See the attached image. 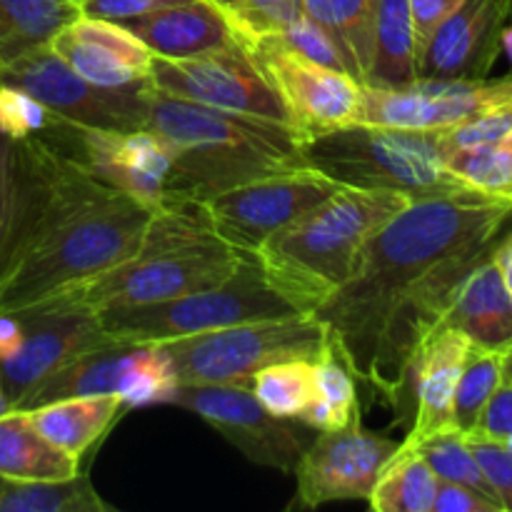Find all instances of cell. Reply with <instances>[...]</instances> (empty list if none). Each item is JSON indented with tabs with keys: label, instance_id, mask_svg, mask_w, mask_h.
<instances>
[{
	"label": "cell",
	"instance_id": "1",
	"mask_svg": "<svg viewBox=\"0 0 512 512\" xmlns=\"http://www.w3.org/2000/svg\"><path fill=\"white\" fill-rule=\"evenodd\" d=\"M510 218V200L463 190L410 200L365 243L353 278L315 310L343 338L355 375H368L400 298L435 265L493 248Z\"/></svg>",
	"mask_w": 512,
	"mask_h": 512
},
{
	"label": "cell",
	"instance_id": "2",
	"mask_svg": "<svg viewBox=\"0 0 512 512\" xmlns=\"http://www.w3.org/2000/svg\"><path fill=\"white\" fill-rule=\"evenodd\" d=\"M153 215L58 153L0 280V315L48 303L135 258Z\"/></svg>",
	"mask_w": 512,
	"mask_h": 512
},
{
	"label": "cell",
	"instance_id": "3",
	"mask_svg": "<svg viewBox=\"0 0 512 512\" xmlns=\"http://www.w3.org/2000/svg\"><path fill=\"white\" fill-rule=\"evenodd\" d=\"M145 128L165 140L190 195H210L310 168L290 125L228 113L153 90Z\"/></svg>",
	"mask_w": 512,
	"mask_h": 512
},
{
	"label": "cell",
	"instance_id": "4",
	"mask_svg": "<svg viewBox=\"0 0 512 512\" xmlns=\"http://www.w3.org/2000/svg\"><path fill=\"white\" fill-rule=\"evenodd\" d=\"M240 258V250L213 233L203 203L195 200L155 213L135 258L48 303L75 305L95 315L163 303L223 283L238 268Z\"/></svg>",
	"mask_w": 512,
	"mask_h": 512
},
{
	"label": "cell",
	"instance_id": "5",
	"mask_svg": "<svg viewBox=\"0 0 512 512\" xmlns=\"http://www.w3.org/2000/svg\"><path fill=\"white\" fill-rule=\"evenodd\" d=\"M408 203L400 193L340 185L330 198L270 235L253 255L275 283L315 313L353 278L365 243Z\"/></svg>",
	"mask_w": 512,
	"mask_h": 512
},
{
	"label": "cell",
	"instance_id": "6",
	"mask_svg": "<svg viewBox=\"0 0 512 512\" xmlns=\"http://www.w3.org/2000/svg\"><path fill=\"white\" fill-rule=\"evenodd\" d=\"M305 163L338 185L388 190L410 200L470 190L445 165L440 130L350 123L300 143Z\"/></svg>",
	"mask_w": 512,
	"mask_h": 512
},
{
	"label": "cell",
	"instance_id": "7",
	"mask_svg": "<svg viewBox=\"0 0 512 512\" xmlns=\"http://www.w3.org/2000/svg\"><path fill=\"white\" fill-rule=\"evenodd\" d=\"M313 313L305 300L275 283L253 253L223 283L205 290L98 315L115 343H163L185 335L208 333L255 320H278Z\"/></svg>",
	"mask_w": 512,
	"mask_h": 512
},
{
	"label": "cell",
	"instance_id": "8",
	"mask_svg": "<svg viewBox=\"0 0 512 512\" xmlns=\"http://www.w3.org/2000/svg\"><path fill=\"white\" fill-rule=\"evenodd\" d=\"M330 328L315 313L230 325L163 340L178 385H248L258 370L280 360H315Z\"/></svg>",
	"mask_w": 512,
	"mask_h": 512
},
{
	"label": "cell",
	"instance_id": "9",
	"mask_svg": "<svg viewBox=\"0 0 512 512\" xmlns=\"http://www.w3.org/2000/svg\"><path fill=\"white\" fill-rule=\"evenodd\" d=\"M48 145L153 213L195 203L165 140L148 128L103 130L68 120Z\"/></svg>",
	"mask_w": 512,
	"mask_h": 512
},
{
	"label": "cell",
	"instance_id": "10",
	"mask_svg": "<svg viewBox=\"0 0 512 512\" xmlns=\"http://www.w3.org/2000/svg\"><path fill=\"white\" fill-rule=\"evenodd\" d=\"M178 388V375L160 343H110L78 355L35 385L18 410L38 408L65 398L123 395L133 405L168 403Z\"/></svg>",
	"mask_w": 512,
	"mask_h": 512
},
{
	"label": "cell",
	"instance_id": "11",
	"mask_svg": "<svg viewBox=\"0 0 512 512\" xmlns=\"http://www.w3.org/2000/svg\"><path fill=\"white\" fill-rule=\"evenodd\" d=\"M168 403L190 410L250 463L293 473L318 430L298 418L268 413L248 385H178Z\"/></svg>",
	"mask_w": 512,
	"mask_h": 512
},
{
	"label": "cell",
	"instance_id": "12",
	"mask_svg": "<svg viewBox=\"0 0 512 512\" xmlns=\"http://www.w3.org/2000/svg\"><path fill=\"white\" fill-rule=\"evenodd\" d=\"M288 110L300 143L358 120L363 83L350 73L305 58L280 35H263L245 45Z\"/></svg>",
	"mask_w": 512,
	"mask_h": 512
},
{
	"label": "cell",
	"instance_id": "13",
	"mask_svg": "<svg viewBox=\"0 0 512 512\" xmlns=\"http://www.w3.org/2000/svg\"><path fill=\"white\" fill-rule=\"evenodd\" d=\"M0 83L20 88L35 100L83 128L140 130L148 123L155 85L110 90L80 78L50 45L23 55L0 70Z\"/></svg>",
	"mask_w": 512,
	"mask_h": 512
},
{
	"label": "cell",
	"instance_id": "14",
	"mask_svg": "<svg viewBox=\"0 0 512 512\" xmlns=\"http://www.w3.org/2000/svg\"><path fill=\"white\" fill-rule=\"evenodd\" d=\"M335 180L313 168L268 175L203 200L210 228L240 253H255L270 235L313 210L338 190Z\"/></svg>",
	"mask_w": 512,
	"mask_h": 512
},
{
	"label": "cell",
	"instance_id": "15",
	"mask_svg": "<svg viewBox=\"0 0 512 512\" xmlns=\"http://www.w3.org/2000/svg\"><path fill=\"white\" fill-rule=\"evenodd\" d=\"M150 80L155 90L173 98L290 125L283 100L243 45L198 58L173 60L153 55Z\"/></svg>",
	"mask_w": 512,
	"mask_h": 512
},
{
	"label": "cell",
	"instance_id": "16",
	"mask_svg": "<svg viewBox=\"0 0 512 512\" xmlns=\"http://www.w3.org/2000/svg\"><path fill=\"white\" fill-rule=\"evenodd\" d=\"M510 100L512 73L505 78H415L405 85H363L355 123L403 130H448Z\"/></svg>",
	"mask_w": 512,
	"mask_h": 512
},
{
	"label": "cell",
	"instance_id": "17",
	"mask_svg": "<svg viewBox=\"0 0 512 512\" xmlns=\"http://www.w3.org/2000/svg\"><path fill=\"white\" fill-rule=\"evenodd\" d=\"M10 315L18 318V340L0 358V383L15 410L55 370L78 355L115 343L98 315L75 305L43 303Z\"/></svg>",
	"mask_w": 512,
	"mask_h": 512
},
{
	"label": "cell",
	"instance_id": "18",
	"mask_svg": "<svg viewBox=\"0 0 512 512\" xmlns=\"http://www.w3.org/2000/svg\"><path fill=\"white\" fill-rule=\"evenodd\" d=\"M400 448L398 440L370 433L360 418L338 430H318L295 465V493L290 508L315 510L343 500H368L380 470Z\"/></svg>",
	"mask_w": 512,
	"mask_h": 512
},
{
	"label": "cell",
	"instance_id": "19",
	"mask_svg": "<svg viewBox=\"0 0 512 512\" xmlns=\"http://www.w3.org/2000/svg\"><path fill=\"white\" fill-rule=\"evenodd\" d=\"M510 20L512 0H465L425 43L418 78H488L503 53V33Z\"/></svg>",
	"mask_w": 512,
	"mask_h": 512
},
{
	"label": "cell",
	"instance_id": "20",
	"mask_svg": "<svg viewBox=\"0 0 512 512\" xmlns=\"http://www.w3.org/2000/svg\"><path fill=\"white\" fill-rule=\"evenodd\" d=\"M48 45L80 78L100 88L125 90L153 85V53L120 23L80 15L58 30Z\"/></svg>",
	"mask_w": 512,
	"mask_h": 512
},
{
	"label": "cell",
	"instance_id": "21",
	"mask_svg": "<svg viewBox=\"0 0 512 512\" xmlns=\"http://www.w3.org/2000/svg\"><path fill=\"white\" fill-rule=\"evenodd\" d=\"M470 345L473 343L460 330L448 328V325H438L420 340L410 358L403 395H400V403L410 400L415 410L413 428L405 440L415 443L430 433L455 428V388H458Z\"/></svg>",
	"mask_w": 512,
	"mask_h": 512
},
{
	"label": "cell",
	"instance_id": "22",
	"mask_svg": "<svg viewBox=\"0 0 512 512\" xmlns=\"http://www.w3.org/2000/svg\"><path fill=\"white\" fill-rule=\"evenodd\" d=\"M160 58H198L240 45L225 13L208 0L173 5L120 23Z\"/></svg>",
	"mask_w": 512,
	"mask_h": 512
},
{
	"label": "cell",
	"instance_id": "23",
	"mask_svg": "<svg viewBox=\"0 0 512 512\" xmlns=\"http://www.w3.org/2000/svg\"><path fill=\"white\" fill-rule=\"evenodd\" d=\"M493 250L460 280L440 325L460 330L478 348L508 350L512 345V295L495 265Z\"/></svg>",
	"mask_w": 512,
	"mask_h": 512
},
{
	"label": "cell",
	"instance_id": "24",
	"mask_svg": "<svg viewBox=\"0 0 512 512\" xmlns=\"http://www.w3.org/2000/svg\"><path fill=\"white\" fill-rule=\"evenodd\" d=\"M128 408L123 395H85L30 408V423L45 440L73 458H83Z\"/></svg>",
	"mask_w": 512,
	"mask_h": 512
},
{
	"label": "cell",
	"instance_id": "25",
	"mask_svg": "<svg viewBox=\"0 0 512 512\" xmlns=\"http://www.w3.org/2000/svg\"><path fill=\"white\" fill-rule=\"evenodd\" d=\"M80 473V460L55 448L35 430L28 410L0 415V478L10 483L65 480Z\"/></svg>",
	"mask_w": 512,
	"mask_h": 512
},
{
	"label": "cell",
	"instance_id": "26",
	"mask_svg": "<svg viewBox=\"0 0 512 512\" xmlns=\"http://www.w3.org/2000/svg\"><path fill=\"white\" fill-rule=\"evenodd\" d=\"M303 5L305 15L335 40L348 73L368 83L375 53V0H303Z\"/></svg>",
	"mask_w": 512,
	"mask_h": 512
},
{
	"label": "cell",
	"instance_id": "27",
	"mask_svg": "<svg viewBox=\"0 0 512 512\" xmlns=\"http://www.w3.org/2000/svg\"><path fill=\"white\" fill-rule=\"evenodd\" d=\"M315 363V403L303 415V423L315 430H338L360 418L355 368L348 358L343 338L330 330L328 343Z\"/></svg>",
	"mask_w": 512,
	"mask_h": 512
},
{
	"label": "cell",
	"instance_id": "28",
	"mask_svg": "<svg viewBox=\"0 0 512 512\" xmlns=\"http://www.w3.org/2000/svg\"><path fill=\"white\" fill-rule=\"evenodd\" d=\"M75 18L80 8L63 0H0V70L48 45Z\"/></svg>",
	"mask_w": 512,
	"mask_h": 512
},
{
	"label": "cell",
	"instance_id": "29",
	"mask_svg": "<svg viewBox=\"0 0 512 512\" xmlns=\"http://www.w3.org/2000/svg\"><path fill=\"white\" fill-rule=\"evenodd\" d=\"M375 53L365 85H405L418 78V38L408 0H375Z\"/></svg>",
	"mask_w": 512,
	"mask_h": 512
},
{
	"label": "cell",
	"instance_id": "30",
	"mask_svg": "<svg viewBox=\"0 0 512 512\" xmlns=\"http://www.w3.org/2000/svg\"><path fill=\"white\" fill-rule=\"evenodd\" d=\"M438 483L440 478L423 455L413 445L400 443L380 470L368 505L375 512H433Z\"/></svg>",
	"mask_w": 512,
	"mask_h": 512
},
{
	"label": "cell",
	"instance_id": "31",
	"mask_svg": "<svg viewBox=\"0 0 512 512\" xmlns=\"http://www.w3.org/2000/svg\"><path fill=\"white\" fill-rule=\"evenodd\" d=\"M0 512H113L93 488L88 473L65 480L8 483L0 490Z\"/></svg>",
	"mask_w": 512,
	"mask_h": 512
},
{
	"label": "cell",
	"instance_id": "32",
	"mask_svg": "<svg viewBox=\"0 0 512 512\" xmlns=\"http://www.w3.org/2000/svg\"><path fill=\"white\" fill-rule=\"evenodd\" d=\"M250 390L268 413L278 418H298L315 403V363L313 360H280L258 370L250 380Z\"/></svg>",
	"mask_w": 512,
	"mask_h": 512
},
{
	"label": "cell",
	"instance_id": "33",
	"mask_svg": "<svg viewBox=\"0 0 512 512\" xmlns=\"http://www.w3.org/2000/svg\"><path fill=\"white\" fill-rule=\"evenodd\" d=\"M445 165L475 193L512 203V130L490 143L453 150L445 155Z\"/></svg>",
	"mask_w": 512,
	"mask_h": 512
},
{
	"label": "cell",
	"instance_id": "34",
	"mask_svg": "<svg viewBox=\"0 0 512 512\" xmlns=\"http://www.w3.org/2000/svg\"><path fill=\"white\" fill-rule=\"evenodd\" d=\"M403 443L413 445L440 480L468 485V488L483 493L485 498L500 503L493 485L488 483L483 468H480L478 458H475L473 450H470L468 440H465V433H460L458 428H445V430H438V433L425 435V438L415 440V443H410V440H403Z\"/></svg>",
	"mask_w": 512,
	"mask_h": 512
},
{
	"label": "cell",
	"instance_id": "35",
	"mask_svg": "<svg viewBox=\"0 0 512 512\" xmlns=\"http://www.w3.org/2000/svg\"><path fill=\"white\" fill-rule=\"evenodd\" d=\"M505 378V350H488L470 345L463 373L458 378L453 400V425L460 433H470L478 425L480 413L493 398Z\"/></svg>",
	"mask_w": 512,
	"mask_h": 512
},
{
	"label": "cell",
	"instance_id": "36",
	"mask_svg": "<svg viewBox=\"0 0 512 512\" xmlns=\"http://www.w3.org/2000/svg\"><path fill=\"white\" fill-rule=\"evenodd\" d=\"M65 118L45 108L33 95L0 83V135L10 140H50Z\"/></svg>",
	"mask_w": 512,
	"mask_h": 512
},
{
	"label": "cell",
	"instance_id": "37",
	"mask_svg": "<svg viewBox=\"0 0 512 512\" xmlns=\"http://www.w3.org/2000/svg\"><path fill=\"white\" fill-rule=\"evenodd\" d=\"M23 208V150L20 140L0 135V278Z\"/></svg>",
	"mask_w": 512,
	"mask_h": 512
},
{
	"label": "cell",
	"instance_id": "38",
	"mask_svg": "<svg viewBox=\"0 0 512 512\" xmlns=\"http://www.w3.org/2000/svg\"><path fill=\"white\" fill-rule=\"evenodd\" d=\"M303 15V0H243L238 13L230 18V25H233L238 43L245 48L255 38L283 33Z\"/></svg>",
	"mask_w": 512,
	"mask_h": 512
},
{
	"label": "cell",
	"instance_id": "39",
	"mask_svg": "<svg viewBox=\"0 0 512 512\" xmlns=\"http://www.w3.org/2000/svg\"><path fill=\"white\" fill-rule=\"evenodd\" d=\"M512 130V100L510 103L495 105V108L485 110V113L475 115V118L465 120V123L453 125L448 130H440V138H443V150L445 155L453 153V150L473 148V145L490 143V140H498L503 135H508Z\"/></svg>",
	"mask_w": 512,
	"mask_h": 512
},
{
	"label": "cell",
	"instance_id": "40",
	"mask_svg": "<svg viewBox=\"0 0 512 512\" xmlns=\"http://www.w3.org/2000/svg\"><path fill=\"white\" fill-rule=\"evenodd\" d=\"M465 440L478 458L488 483L493 485L495 495L503 503L505 512H512V450L505 443L478 433H465Z\"/></svg>",
	"mask_w": 512,
	"mask_h": 512
},
{
	"label": "cell",
	"instance_id": "41",
	"mask_svg": "<svg viewBox=\"0 0 512 512\" xmlns=\"http://www.w3.org/2000/svg\"><path fill=\"white\" fill-rule=\"evenodd\" d=\"M278 35L290 45V48L298 50L300 55H305V58L315 60V63L320 65H328V68L333 70H343V73H348V65H345L335 40L330 38V35L325 33L315 20H310L308 15L295 20L293 25H288V28Z\"/></svg>",
	"mask_w": 512,
	"mask_h": 512
},
{
	"label": "cell",
	"instance_id": "42",
	"mask_svg": "<svg viewBox=\"0 0 512 512\" xmlns=\"http://www.w3.org/2000/svg\"><path fill=\"white\" fill-rule=\"evenodd\" d=\"M470 433H478L490 440H498V443H505L512 450V380L510 378H503V383L498 385L493 398L488 400V405H485L483 413H480L478 425H475Z\"/></svg>",
	"mask_w": 512,
	"mask_h": 512
},
{
	"label": "cell",
	"instance_id": "43",
	"mask_svg": "<svg viewBox=\"0 0 512 512\" xmlns=\"http://www.w3.org/2000/svg\"><path fill=\"white\" fill-rule=\"evenodd\" d=\"M183 3H193V0H83L78 8L80 15H85V18L125 23V20L140 18V15H148L155 13V10L173 8V5Z\"/></svg>",
	"mask_w": 512,
	"mask_h": 512
},
{
	"label": "cell",
	"instance_id": "44",
	"mask_svg": "<svg viewBox=\"0 0 512 512\" xmlns=\"http://www.w3.org/2000/svg\"><path fill=\"white\" fill-rule=\"evenodd\" d=\"M433 512H505L503 505L485 498L478 490L460 483L440 480L433 500Z\"/></svg>",
	"mask_w": 512,
	"mask_h": 512
},
{
	"label": "cell",
	"instance_id": "45",
	"mask_svg": "<svg viewBox=\"0 0 512 512\" xmlns=\"http://www.w3.org/2000/svg\"><path fill=\"white\" fill-rule=\"evenodd\" d=\"M408 3H410V15H413L415 38H418V58H420V53H423L430 35H433L435 30H438V25L443 23L450 13H455L465 0H408Z\"/></svg>",
	"mask_w": 512,
	"mask_h": 512
},
{
	"label": "cell",
	"instance_id": "46",
	"mask_svg": "<svg viewBox=\"0 0 512 512\" xmlns=\"http://www.w3.org/2000/svg\"><path fill=\"white\" fill-rule=\"evenodd\" d=\"M493 258H495V265H498L500 275H503L505 288H508V293L512 295V233L508 235V238H503L495 243Z\"/></svg>",
	"mask_w": 512,
	"mask_h": 512
},
{
	"label": "cell",
	"instance_id": "47",
	"mask_svg": "<svg viewBox=\"0 0 512 512\" xmlns=\"http://www.w3.org/2000/svg\"><path fill=\"white\" fill-rule=\"evenodd\" d=\"M208 3H213L215 8L220 10V13H225V18H233L235 13L240 10V5H243V0H208Z\"/></svg>",
	"mask_w": 512,
	"mask_h": 512
},
{
	"label": "cell",
	"instance_id": "48",
	"mask_svg": "<svg viewBox=\"0 0 512 512\" xmlns=\"http://www.w3.org/2000/svg\"><path fill=\"white\" fill-rule=\"evenodd\" d=\"M503 50L505 53L510 55V60H512V20L508 25H505V33H503Z\"/></svg>",
	"mask_w": 512,
	"mask_h": 512
},
{
	"label": "cell",
	"instance_id": "49",
	"mask_svg": "<svg viewBox=\"0 0 512 512\" xmlns=\"http://www.w3.org/2000/svg\"><path fill=\"white\" fill-rule=\"evenodd\" d=\"M10 410H15V408H13V403H10V400H8V395H5L3 383H0V415L10 413Z\"/></svg>",
	"mask_w": 512,
	"mask_h": 512
},
{
	"label": "cell",
	"instance_id": "50",
	"mask_svg": "<svg viewBox=\"0 0 512 512\" xmlns=\"http://www.w3.org/2000/svg\"><path fill=\"white\" fill-rule=\"evenodd\" d=\"M505 378L512 380V345L505 350Z\"/></svg>",
	"mask_w": 512,
	"mask_h": 512
},
{
	"label": "cell",
	"instance_id": "51",
	"mask_svg": "<svg viewBox=\"0 0 512 512\" xmlns=\"http://www.w3.org/2000/svg\"><path fill=\"white\" fill-rule=\"evenodd\" d=\"M63 3H73V5H80V3H83V0H63Z\"/></svg>",
	"mask_w": 512,
	"mask_h": 512
},
{
	"label": "cell",
	"instance_id": "52",
	"mask_svg": "<svg viewBox=\"0 0 512 512\" xmlns=\"http://www.w3.org/2000/svg\"><path fill=\"white\" fill-rule=\"evenodd\" d=\"M8 483H10V480H3V478H0V490H3L5 485H8Z\"/></svg>",
	"mask_w": 512,
	"mask_h": 512
}]
</instances>
